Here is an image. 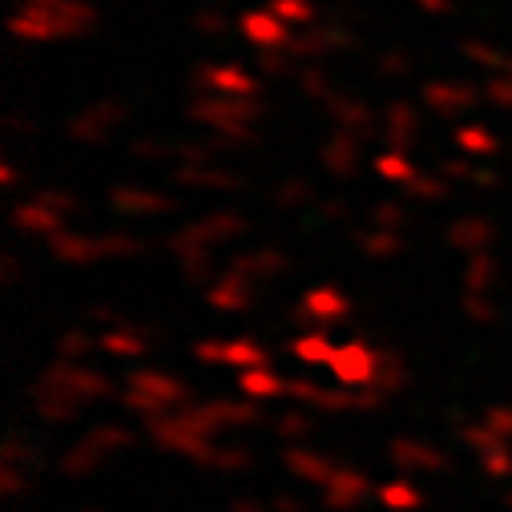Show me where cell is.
I'll list each match as a JSON object with an SVG mask.
<instances>
[{
  "label": "cell",
  "instance_id": "cell-5",
  "mask_svg": "<svg viewBox=\"0 0 512 512\" xmlns=\"http://www.w3.org/2000/svg\"><path fill=\"white\" fill-rule=\"evenodd\" d=\"M275 504H279V508H283V512H299V504H295V500H283V496H279V500H275Z\"/></svg>",
  "mask_w": 512,
  "mask_h": 512
},
{
  "label": "cell",
  "instance_id": "cell-6",
  "mask_svg": "<svg viewBox=\"0 0 512 512\" xmlns=\"http://www.w3.org/2000/svg\"><path fill=\"white\" fill-rule=\"evenodd\" d=\"M508 504H512V496H508Z\"/></svg>",
  "mask_w": 512,
  "mask_h": 512
},
{
  "label": "cell",
  "instance_id": "cell-3",
  "mask_svg": "<svg viewBox=\"0 0 512 512\" xmlns=\"http://www.w3.org/2000/svg\"><path fill=\"white\" fill-rule=\"evenodd\" d=\"M291 464L299 468V472H307V476H327V464H319V460H307V456H291Z\"/></svg>",
  "mask_w": 512,
  "mask_h": 512
},
{
  "label": "cell",
  "instance_id": "cell-2",
  "mask_svg": "<svg viewBox=\"0 0 512 512\" xmlns=\"http://www.w3.org/2000/svg\"><path fill=\"white\" fill-rule=\"evenodd\" d=\"M379 496H383V504H392V508H416V504H424V496L416 488H408V484H388Z\"/></svg>",
  "mask_w": 512,
  "mask_h": 512
},
{
  "label": "cell",
  "instance_id": "cell-1",
  "mask_svg": "<svg viewBox=\"0 0 512 512\" xmlns=\"http://www.w3.org/2000/svg\"><path fill=\"white\" fill-rule=\"evenodd\" d=\"M327 484H331V488H327L323 500H327L331 508H355V504L363 500V492H367V488H363V476H335V480H327Z\"/></svg>",
  "mask_w": 512,
  "mask_h": 512
},
{
  "label": "cell",
  "instance_id": "cell-4",
  "mask_svg": "<svg viewBox=\"0 0 512 512\" xmlns=\"http://www.w3.org/2000/svg\"><path fill=\"white\" fill-rule=\"evenodd\" d=\"M234 512H263V508L250 504V500H234Z\"/></svg>",
  "mask_w": 512,
  "mask_h": 512
}]
</instances>
